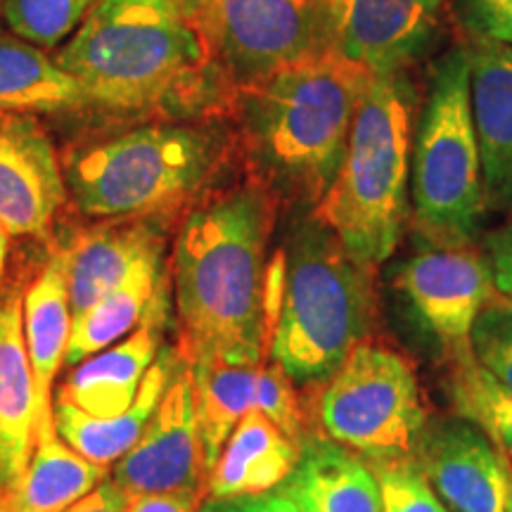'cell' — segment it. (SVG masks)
I'll use <instances>...</instances> for the list:
<instances>
[{
	"mask_svg": "<svg viewBox=\"0 0 512 512\" xmlns=\"http://www.w3.org/2000/svg\"><path fill=\"white\" fill-rule=\"evenodd\" d=\"M166 306L169 297L164 287L131 335L74 366L57 389V401L72 403L95 418H114L128 411L162 351Z\"/></svg>",
	"mask_w": 512,
	"mask_h": 512,
	"instance_id": "cell-15",
	"label": "cell"
},
{
	"mask_svg": "<svg viewBox=\"0 0 512 512\" xmlns=\"http://www.w3.org/2000/svg\"><path fill=\"white\" fill-rule=\"evenodd\" d=\"M486 211L512 214V46L465 43Z\"/></svg>",
	"mask_w": 512,
	"mask_h": 512,
	"instance_id": "cell-17",
	"label": "cell"
},
{
	"mask_svg": "<svg viewBox=\"0 0 512 512\" xmlns=\"http://www.w3.org/2000/svg\"><path fill=\"white\" fill-rule=\"evenodd\" d=\"M254 411L266 415L280 432L299 444L304 437V413L292 377L278 363H261L256 373Z\"/></svg>",
	"mask_w": 512,
	"mask_h": 512,
	"instance_id": "cell-31",
	"label": "cell"
},
{
	"mask_svg": "<svg viewBox=\"0 0 512 512\" xmlns=\"http://www.w3.org/2000/svg\"><path fill=\"white\" fill-rule=\"evenodd\" d=\"M166 283H169V275L164 273V259L152 261L133 273L117 290L98 299L91 309L72 318V335H69L64 363L72 368L79 366L86 358L100 354L131 335L143 323L145 313L150 311Z\"/></svg>",
	"mask_w": 512,
	"mask_h": 512,
	"instance_id": "cell-24",
	"label": "cell"
},
{
	"mask_svg": "<svg viewBox=\"0 0 512 512\" xmlns=\"http://www.w3.org/2000/svg\"><path fill=\"white\" fill-rule=\"evenodd\" d=\"M242 510L245 512H302L299 505L285 496L283 491H271V494L242 498Z\"/></svg>",
	"mask_w": 512,
	"mask_h": 512,
	"instance_id": "cell-36",
	"label": "cell"
},
{
	"mask_svg": "<svg viewBox=\"0 0 512 512\" xmlns=\"http://www.w3.org/2000/svg\"><path fill=\"white\" fill-rule=\"evenodd\" d=\"M475 361L512 394V299L494 294L470 332Z\"/></svg>",
	"mask_w": 512,
	"mask_h": 512,
	"instance_id": "cell-29",
	"label": "cell"
},
{
	"mask_svg": "<svg viewBox=\"0 0 512 512\" xmlns=\"http://www.w3.org/2000/svg\"><path fill=\"white\" fill-rule=\"evenodd\" d=\"M3 498H5V494H3V491H0V501H3Z\"/></svg>",
	"mask_w": 512,
	"mask_h": 512,
	"instance_id": "cell-42",
	"label": "cell"
},
{
	"mask_svg": "<svg viewBox=\"0 0 512 512\" xmlns=\"http://www.w3.org/2000/svg\"><path fill=\"white\" fill-rule=\"evenodd\" d=\"M413 460L451 512H508L510 460L460 415L427 422Z\"/></svg>",
	"mask_w": 512,
	"mask_h": 512,
	"instance_id": "cell-14",
	"label": "cell"
},
{
	"mask_svg": "<svg viewBox=\"0 0 512 512\" xmlns=\"http://www.w3.org/2000/svg\"><path fill=\"white\" fill-rule=\"evenodd\" d=\"M185 363L181 349L169 347L159 351L150 370H147L143 387L131 403V408L114 418H95V415L83 413L81 408L67 401H55V432L64 444L81 458L91 460L95 465H112L136 446L140 434L145 432L147 422L155 415L159 401L169 387L174 375Z\"/></svg>",
	"mask_w": 512,
	"mask_h": 512,
	"instance_id": "cell-20",
	"label": "cell"
},
{
	"mask_svg": "<svg viewBox=\"0 0 512 512\" xmlns=\"http://www.w3.org/2000/svg\"><path fill=\"white\" fill-rule=\"evenodd\" d=\"M299 458L302 444L280 432L266 415L249 411L209 470L207 494L219 501L271 494L290 479Z\"/></svg>",
	"mask_w": 512,
	"mask_h": 512,
	"instance_id": "cell-21",
	"label": "cell"
},
{
	"mask_svg": "<svg viewBox=\"0 0 512 512\" xmlns=\"http://www.w3.org/2000/svg\"><path fill=\"white\" fill-rule=\"evenodd\" d=\"M204 491H171V494L133 496L126 512H200Z\"/></svg>",
	"mask_w": 512,
	"mask_h": 512,
	"instance_id": "cell-34",
	"label": "cell"
},
{
	"mask_svg": "<svg viewBox=\"0 0 512 512\" xmlns=\"http://www.w3.org/2000/svg\"><path fill=\"white\" fill-rule=\"evenodd\" d=\"M259 366H228V363L190 366L207 475L238 422L254 411Z\"/></svg>",
	"mask_w": 512,
	"mask_h": 512,
	"instance_id": "cell-26",
	"label": "cell"
},
{
	"mask_svg": "<svg viewBox=\"0 0 512 512\" xmlns=\"http://www.w3.org/2000/svg\"><path fill=\"white\" fill-rule=\"evenodd\" d=\"M169 3H174L178 10H183L185 15H190V17H195L197 8H200V0H169Z\"/></svg>",
	"mask_w": 512,
	"mask_h": 512,
	"instance_id": "cell-39",
	"label": "cell"
},
{
	"mask_svg": "<svg viewBox=\"0 0 512 512\" xmlns=\"http://www.w3.org/2000/svg\"><path fill=\"white\" fill-rule=\"evenodd\" d=\"M280 491L302 512H382L373 467L335 441L306 446Z\"/></svg>",
	"mask_w": 512,
	"mask_h": 512,
	"instance_id": "cell-22",
	"label": "cell"
},
{
	"mask_svg": "<svg viewBox=\"0 0 512 512\" xmlns=\"http://www.w3.org/2000/svg\"><path fill=\"white\" fill-rule=\"evenodd\" d=\"M0 512H10V508H8V498H3V501H0Z\"/></svg>",
	"mask_w": 512,
	"mask_h": 512,
	"instance_id": "cell-40",
	"label": "cell"
},
{
	"mask_svg": "<svg viewBox=\"0 0 512 512\" xmlns=\"http://www.w3.org/2000/svg\"><path fill=\"white\" fill-rule=\"evenodd\" d=\"M67 249L72 318L88 311L107 292L124 285L133 273L164 259V235L155 221H119L93 228Z\"/></svg>",
	"mask_w": 512,
	"mask_h": 512,
	"instance_id": "cell-19",
	"label": "cell"
},
{
	"mask_svg": "<svg viewBox=\"0 0 512 512\" xmlns=\"http://www.w3.org/2000/svg\"><path fill=\"white\" fill-rule=\"evenodd\" d=\"M373 74L335 50L235 91L230 121L249 176L275 200L316 207L335 181Z\"/></svg>",
	"mask_w": 512,
	"mask_h": 512,
	"instance_id": "cell-3",
	"label": "cell"
},
{
	"mask_svg": "<svg viewBox=\"0 0 512 512\" xmlns=\"http://www.w3.org/2000/svg\"><path fill=\"white\" fill-rule=\"evenodd\" d=\"M0 12H3V0H0Z\"/></svg>",
	"mask_w": 512,
	"mask_h": 512,
	"instance_id": "cell-43",
	"label": "cell"
},
{
	"mask_svg": "<svg viewBox=\"0 0 512 512\" xmlns=\"http://www.w3.org/2000/svg\"><path fill=\"white\" fill-rule=\"evenodd\" d=\"M415 88L408 74L373 76L351 124L347 152L313 216L351 256L382 266L411 219Z\"/></svg>",
	"mask_w": 512,
	"mask_h": 512,
	"instance_id": "cell-6",
	"label": "cell"
},
{
	"mask_svg": "<svg viewBox=\"0 0 512 512\" xmlns=\"http://www.w3.org/2000/svg\"><path fill=\"white\" fill-rule=\"evenodd\" d=\"M446 392L460 418L477 425L512 460V394L479 366L470 347L446 351Z\"/></svg>",
	"mask_w": 512,
	"mask_h": 512,
	"instance_id": "cell-27",
	"label": "cell"
},
{
	"mask_svg": "<svg viewBox=\"0 0 512 512\" xmlns=\"http://www.w3.org/2000/svg\"><path fill=\"white\" fill-rule=\"evenodd\" d=\"M55 60L88 107L176 121L233 107L235 86L200 24L169 0H98Z\"/></svg>",
	"mask_w": 512,
	"mask_h": 512,
	"instance_id": "cell-2",
	"label": "cell"
},
{
	"mask_svg": "<svg viewBox=\"0 0 512 512\" xmlns=\"http://www.w3.org/2000/svg\"><path fill=\"white\" fill-rule=\"evenodd\" d=\"M278 200L252 176L185 214L171 256L181 354L190 366H259L271 342L268 247Z\"/></svg>",
	"mask_w": 512,
	"mask_h": 512,
	"instance_id": "cell-1",
	"label": "cell"
},
{
	"mask_svg": "<svg viewBox=\"0 0 512 512\" xmlns=\"http://www.w3.org/2000/svg\"><path fill=\"white\" fill-rule=\"evenodd\" d=\"M72 335L67 249H55L48 264L24 292V339H27L36 392V441L55 437L53 382Z\"/></svg>",
	"mask_w": 512,
	"mask_h": 512,
	"instance_id": "cell-18",
	"label": "cell"
},
{
	"mask_svg": "<svg viewBox=\"0 0 512 512\" xmlns=\"http://www.w3.org/2000/svg\"><path fill=\"white\" fill-rule=\"evenodd\" d=\"M36 448V392L27 339L24 292L0 283V491L12 494Z\"/></svg>",
	"mask_w": 512,
	"mask_h": 512,
	"instance_id": "cell-16",
	"label": "cell"
},
{
	"mask_svg": "<svg viewBox=\"0 0 512 512\" xmlns=\"http://www.w3.org/2000/svg\"><path fill=\"white\" fill-rule=\"evenodd\" d=\"M238 150L221 119H155L81 140L62 155L67 197L88 219H166L207 192Z\"/></svg>",
	"mask_w": 512,
	"mask_h": 512,
	"instance_id": "cell-4",
	"label": "cell"
},
{
	"mask_svg": "<svg viewBox=\"0 0 512 512\" xmlns=\"http://www.w3.org/2000/svg\"><path fill=\"white\" fill-rule=\"evenodd\" d=\"M448 0H330L332 50L373 76L408 74L430 55Z\"/></svg>",
	"mask_w": 512,
	"mask_h": 512,
	"instance_id": "cell-11",
	"label": "cell"
},
{
	"mask_svg": "<svg viewBox=\"0 0 512 512\" xmlns=\"http://www.w3.org/2000/svg\"><path fill=\"white\" fill-rule=\"evenodd\" d=\"M375 271L309 216L268 271V356L294 384H325L377 316Z\"/></svg>",
	"mask_w": 512,
	"mask_h": 512,
	"instance_id": "cell-5",
	"label": "cell"
},
{
	"mask_svg": "<svg viewBox=\"0 0 512 512\" xmlns=\"http://www.w3.org/2000/svg\"><path fill=\"white\" fill-rule=\"evenodd\" d=\"M453 17L467 43L512 46V0H456Z\"/></svg>",
	"mask_w": 512,
	"mask_h": 512,
	"instance_id": "cell-32",
	"label": "cell"
},
{
	"mask_svg": "<svg viewBox=\"0 0 512 512\" xmlns=\"http://www.w3.org/2000/svg\"><path fill=\"white\" fill-rule=\"evenodd\" d=\"M508 512H512V494H510V501H508Z\"/></svg>",
	"mask_w": 512,
	"mask_h": 512,
	"instance_id": "cell-41",
	"label": "cell"
},
{
	"mask_svg": "<svg viewBox=\"0 0 512 512\" xmlns=\"http://www.w3.org/2000/svg\"><path fill=\"white\" fill-rule=\"evenodd\" d=\"M98 0H3V17L17 38L50 50L67 41Z\"/></svg>",
	"mask_w": 512,
	"mask_h": 512,
	"instance_id": "cell-28",
	"label": "cell"
},
{
	"mask_svg": "<svg viewBox=\"0 0 512 512\" xmlns=\"http://www.w3.org/2000/svg\"><path fill=\"white\" fill-rule=\"evenodd\" d=\"M394 285L446 351L470 347L472 325L496 294L489 261L472 245L420 249L401 261Z\"/></svg>",
	"mask_w": 512,
	"mask_h": 512,
	"instance_id": "cell-10",
	"label": "cell"
},
{
	"mask_svg": "<svg viewBox=\"0 0 512 512\" xmlns=\"http://www.w3.org/2000/svg\"><path fill=\"white\" fill-rule=\"evenodd\" d=\"M486 214L467 46L432 64L411 145V221L430 245L470 247Z\"/></svg>",
	"mask_w": 512,
	"mask_h": 512,
	"instance_id": "cell-7",
	"label": "cell"
},
{
	"mask_svg": "<svg viewBox=\"0 0 512 512\" xmlns=\"http://www.w3.org/2000/svg\"><path fill=\"white\" fill-rule=\"evenodd\" d=\"M114 482L128 496L197 489L207 494V465L197 425L195 382L185 361L159 401L136 446L114 467Z\"/></svg>",
	"mask_w": 512,
	"mask_h": 512,
	"instance_id": "cell-12",
	"label": "cell"
},
{
	"mask_svg": "<svg viewBox=\"0 0 512 512\" xmlns=\"http://www.w3.org/2000/svg\"><path fill=\"white\" fill-rule=\"evenodd\" d=\"M8 254H10V233L0 223V283L5 278V268H8Z\"/></svg>",
	"mask_w": 512,
	"mask_h": 512,
	"instance_id": "cell-38",
	"label": "cell"
},
{
	"mask_svg": "<svg viewBox=\"0 0 512 512\" xmlns=\"http://www.w3.org/2000/svg\"><path fill=\"white\" fill-rule=\"evenodd\" d=\"M200 512H245V510H242V498H233V501H219V498H211V501L200 505Z\"/></svg>",
	"mask_w": 512,
	"mask_h": 512,
	"instance_id": "cell-37",
	"label": "cell"
},
{
	"mask_svg": "<svg viewBox=\"0 0 512 512\" xmlns=\"http://www.w3.org/2000/svg\"><path fill=\"white\" fill-rule=\"evenodd\" d=\"M107 467L81 458L57 437L36 441L34 453L8 496L10 512H60L105 482Z\"/></svg>",
	"mask_w": 512,
	"mask_h": 512,
	"instance_id": "cell-25",
	"label": "cell"
},
{
	"mask_svg": "<svg viewBox=\"0 0 512 512\" xmlns=\"http://www.w3.org/2000/svg\"><path fill=\"white\" fill-rule=\"evenodd\" d=\"M195 22L235 91L332 50L330 0H200Z\"/></svg>",
	"mask_w": 512,
	"mask_h": 512,
	"instance_id": "cell-9",
	"label": "cell"
},
{
	"mask_svg": "<svg viewBox=\"0 0 512 512\" xmlns=\"http://www.w3.org/2000/svg\"><path fill=\"white\" fill-rule=\"evenodd\" d=\"M484 256L489 261L496 294L512 299V221L486 235Z\"/></svg>",
	"mask_w": 512,
	"mask_h": 512,
	"instance_id": "cell-33",
	"label": "cell"
},
{
	"mask_svg": "<svg viewBox=\"0 0 512 512\" xmlns=\"http://www.w3.org/2000/svg\"><path fill=\"white\" fill-rule=\"evenodd\" d=\"M83 107L88 100L81 86L46 50L22 38L0 36V112L36 117Z\"/></svg>",
	"mask_w": 512,
	"mask_h": 512,
	"instance_id": "cell-23",
	"label": "cell"
},
{
	"mask_svg": "<svg viewBox=\"0 0 512 512\" xmlns=\"http://www.w3.org/2000/svg\"><path fill=\"white\" fill-rule=\"evenodd\" d=\"M382 512H451L413 458L373 463Z\"/></svg>",
	"mask_w": 512,
	"mask_h": 512,
	"instance_id": "cell-30",
	"label": "cell"
},
{
	"mask_svg": "<svg viewBox=\"0 0 512 512\" xmlns=\"http://www.w3.org/2000/svg\"><path fill=\"white\" fill-rule=\"evenodd\" d=\"M67 185L62 157L34 114L0 112V223L10 238L46 240Z\"/></svg>",
	"mask_w": 512,
	"mask_h": 512,
	"instance_id": "cell-13",
	"label": "cell"
},
{
	"mask_svg": "<svg viewBox=\"0 0 512 512\" xmlns=\"http://www.w3.org/2000/svg\"><path fill=\"white\" fill-rule=\"evenodd\" d=\"M128 501H131V496L114 479H105L95 486L91 494L79 498L60 512H126Z\"/></svg>",
	"mask_w": 512,
	"mask_h": 512,
	"instance_id": "cell-35",
	"label": "cell"
},
{
	"mask_svg": "<svg viewBox=\"0 0 512 512\" xmlns=\"http://www.w3.org/2000/svg\"><path fill=\"white\" fill-rule=\"evenodd\" d=\"M318 422L335 444L389 463L415 456L430 418L411 363L366 339L325 382Z\"/></svg>",
	"mask_w": 512,
	"mask_h": 512,
	"instance_id": "cell-8",
	"label": "cell"
}]
</instances>
